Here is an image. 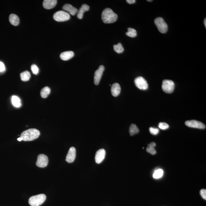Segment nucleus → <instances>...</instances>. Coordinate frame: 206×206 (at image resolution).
<instances>
[{
    "instance_id": "f257e3e1",
    "label": "nucleus",
    "mask_w": 206,
    "mask_h": 206,
    "mask_svg": "<svg viewBox=\"0 0 206 206\" xmlns=\"http://www.w3.org/2000/svg\"><path fill=\"white\" fill-rule=\"evenodd\" d=\"M118 15L111 9L106 8L102 11V19L105 23L115 22L117 20Z\"/></svg>"
},
{
    "instance_id": "f03ea898",
    "label": "nucleus",
    "mask_w": 206,
    "mask_h": 206,
    "mask_svg": "<svg viewBox=\"0 0 206 206\" xmlns=\"http://www.w3.org/2000/svg\"><path fill=\"white\" fill-rule=\"evenodd\" d=\"M40 135L39 131L34 128H32L24 131L21 134L20 137L25 141H32L38 138Z\"/></svg>"
},
{
    "instance_id": "7ed1b4c3",
    "label": "nucleus",
    "mask_w": 206,
    "mask_h": 206,
    "mask_svg": "<svg viewBox=\"0 0 206 206\" xmlns=\"http://www.w3.org/2000/svg\"><path fill=\"white\" fill-rule=\"evenodd\" d=\"M46 195L44 194L32 196L29 199V203L32 206H39L44 203L46 200Z\"/></svg>"
},
{
    "instance_id": "20e7f679",
    "label": "nucleus",
    "mask_w": 206,
    "mask_h": 206,
    "mask_svg": "<svg viewBox=\"0 0 206 206\" xmlns=\"http://www.w3.org/2000/svg\"><path fill=\"white\" fill-rule=\"evenodd\" d=\"M155 24L159 32L162 33H165L168 31V27L164 19L161 17H158L155 19Z\"/></svg>"
},
{
    "instance_id": "39448f33",
    "label": "nucleus",
    "mask_w": 206,
    "mask_h": 206,
    "mask_svg": "<svg viewBox=\"0 0 206 206\" xmlns=\"http://www.w3.org/2000/svg\"><path fill=\"white\" fill-rule=\"evenodd\" d=\"M53 18L57 22H65L69 20L70 16V14L64 11L60 10L55 13L53 15Z\"/></svg>"
},
{
    "instance_id": "423d86ee",
    "label": "nucleus",
    "mask_w": 206,
    "mask_h": 206,
    "mask_svg": "<svg viewBox=\"0 0 206 206\" xmlns=\"http://www.w3.org/2000/svg\"><path fill=\"white\" fill-rule=\"evenodd\" d=\"M174 86V83L172 80H165L163 81L162 89L166 93L171 94L173 93Z\"/></svg>"
},
{
    "instance_id": "0eeeda50",
    "label": "nucleus",
    "mask_w": 206,
    "mask_h": 206,
    "mask_svg": "<svg viewBox=\"0 0 206 206\" xmlns=\"http://www.w3.org/2000/svg\"><path fill=\"white\" fill-rule=\"evenodd\" d=\"M136 86L141 90H146L148 88V85L147 81L141 76L136 78L134 80Z\"/></svg>"
},
{
    "instance_id": "6e6552de",
    "label": "nucleus",
    "mask_w": 206,
    "mask_h": 206,
    "mask_svg": "<svg viewBox=\"0 0 206 206\" xmlns=\"http://www.w3.org/2000/svg\"><path fill=\"white\" fill-rule=\"evenodd\" d=\"M48 161V159L46 155L43 154H40L37 156L36 165L40 168H44L47 165Z\"/></svg>"
},
{
    "instance_id": "1a4fd4ad",
    "label": "nucleus",
    "mask_w": 206,
    "mask_h": 206,
    "mask_svg": "<svg viewBox=\"0 0 206 206\" xmlns=\"http://www.w3.org/2000/svg\"><path fill=\"white\" fill-rule=\"evenodd\" d=\"M185 124L187 126L190 128H198L200 129H204L206 128L205 125L201 122L195 120H192L185 122Z\"/></svg>"
},
{
    "instance_id": "9d476101",
    "label": "nucleus",
    "mask_w": 206,
    "mask_h": 206,
    "mask_svg": "<svg viewBox=\"0 0 206 206\" xmlns=\"http://www.w3.org/2000/svg\"><path fill=\"white\" fill-rule=\"evenodd\" d=\"M104 70V66L101 65L95 71L94 76V83L95 85H98L99 84Z\"/></svg>"
},
{
    "instance_id": "9b49d317",
    "label": "nucleus",
    "mask_w": 206,
    "mask_h": 206,
    "mask_svg": "<svg viewBox=\"0 0 206 206\" xmlns=\"http://www.w3.org/2000/svg\"><path fill=\"white\" fill-rule=\"evenodd\" d=\"M76 150L74 147H71L69 150L66 156V161L69 163L73 162L75 159Z\"/></svg>"
},
{
    "instance_id": "f8f14e48",
    "label": "nucleus",
    "mask_w": 206,
    "mask_h": 206,
    "mask_svg": "<svg viewBox=\"0 0 206 206\" xmlns=\"http://www.w3.org/2000/svg\"><path fill=\"white\" fill-rule=\"evenodd\" d=\"M106 151L104 149H102L97 151L95 156L96 163L98 164H100L106 156Z\"/></svg>"
},
{
    "instance_id": "ddd939ff",
    "label": "nucleus",
    "mask_w": 206,
    "mask_h": 206,
    "mask_svg": "<svg viewBox=\"0 0 206 206\" xmlns=\"http://www.w3.org/2000/svg\"><path fill=\"white\" fill-rule=\"evenodd\" d=\"M57 2L56 0H45L43 2V6L46 9H50L55 7Z\"/></svg>"
},
{
    "instance_id": "4468645a",
    "label": "nucleus",
    "mask_w": 206,
    "mask_h": 206,
    "mask_svg": "<svg viewBox=\"0 0 206 206\" xmlns=\"http://www.w3.org/2000/svg\"><path fill=\"white\" fill-rule=\"evenodd\" d=\"M62 9L63 10L68 11L72 15H75L77 13L78 10L76 8L73 7L70 4H65L63 6Z\"/></svg>"
},
{
    "instance_id": "2eb2a0df",
    "label": "nucleus",
    "mask_w": 206,
    "mask_h": 206,
    "mask_svg": "<svg viewBox=\"0 0 206 206\" xmlns=\"http://www.w3.org/2000/svg\"><path fill=\"white\" fill-rule=\"evenodd\" d=\"M121 90V87H120V85L117 83L113 84L111 86V94L113 96H118L120 94Z\"/></svg>"
},
{
    "instance_id": "dca6fc26",
    "label": "nucleus",
    "mask_w": 206,
    "mask_h": 206,
    "mask_svg": "<svg viewBox=\"0 0 206 206\" xmlns=\"http://www.w3.org/2000/svg\"><path fill=\"white\" fill-rule=\"evenodd\" d=\"M74 55V53L72 51L64 52L61 54L60 58L63 60H68L72 59Z\"/></svg>"
},
{
    "instance_id": "f3484780",
    "label": "nucleus",
    "mask_w": 206,
    "mask_h": 206,
    "mask_svg": "<svg viewBox=\"0 0 206 206\" xmlns=\"http://www.w3.org/2000/svg\"><path fill=\"white\" fill-rule=\"evenodd\" d=\"M89 10V6L86 4H84L80 8L77 14V17L79 19H83V14L85 11H88Z\"/></svg>"
},
{
    "instance_id": "a211bd4d",
    "label": "nucleus",
    "mask_w": 206,
    "mask_h": 206,
    "mask_svg": "<svg viewBox=\"0 0 206 206\" xmlns=\"http://www.w3.org/2000/svg\"><path fill=\"white\" fill-rule=\"evenodd\" d=\"M9 20L10 23L15 26H17L20 23V19L19 17L15 14H10Z\"/></svg>"
},
{
    "instance_id": "6ab92c4d",
    "label": "nucleus",
    "mask_w": 206,
    "mask_h": 206,
    "mask_svg": "<svg viewBox=\"0 0 206 206\" xmlns=\"http://www.w3.org/2000/svg\"><path fill=\"white\" fill-rule=\"evenodd\" d=\"M156 144L155 142H151L149 144H148V146L146 149V151L151 155H155L156 153V151L155 149V147H156Z\"/></svg>"
},
{
    "instance_id": "aec40b11",
    "label": "nucleus",
    "mask_w": 206,
    "mask_h": 206,
    "mask_svg": "<svg viewBox=\"0 0 206 206\" xmlns=\"http://www.w3.org/2000/svg\"><path fill=\"white\" fill-rule=\"evenodd\" d=\"M51 91L50 89L48 87H45L41 89V95L43 98H47L50 94Z\"/></svg>"
},
{
    "instance_id": "412c9836",
    "label": "nucleus",
    "mask_w": 206,
    "mask_h": 206,
    "mask_svg": "<svg viewBox=\"0 0 206 206\" xmlns=\"http://www.w3.org/2000/svg\"><path fill=\"white\" fill-rule=\"evenodd\" d=\"M139 131V129L135 124H131L129 128V133L131 136H133L137 134Z\"/></svg>"
},
{
    "instance_id": "4be33fe9",
    "label": "nucleus",
    "mask_w": 206,
    "mask_h": 206,
    "mask_svg": "<svg viewBox=\"0 0 206 206\" xmlns=\"http://www.w3.org/2000/svg\"><path fill=\"white\" fill-rule=\"evenodd\" d=\"M31 77L30 72L28 71H25L20 74V78L22 81H27L29 80Z\"/></svg>"
},
{
    "instance_id": "5701e85b",
    "label": "nucleus",
    "mask_w": 206,
    "mask_h": 206,
    "mask_svg": "<svg viewBox=\"0 0 206 206\" xmlns=\"http://www.w3.org/2000/svg\"><path fill=\"white\" fill-rule=\"evenodd\" d=\"M11 102L13 106L15 107H19L21 106L20 99L17 96H13L11 98Z\"/></svg>"
},
{
    "instance_id": "b1692460",
    "label": "nucleus",
    "mask_w": 206,
    "mask_h": 206,
    "mask_svg": "<svg viewBox=\"0 0 206 206\" xmlns=\"http://www.w3.org/2000/svg\"><path fill=\"white\" fill-rule=\"evenodd\" d=\"M113 49L115 52L118 54H120L124 51L123 47L120 43H119L117 45H115L113 46Z\"/></svg>"
},
{
    "instance_id": "393cba45",
    "label": "nucleus",
    "mask_w": 206,
    "mask_h": 206,
    "mask_svg": "<svg viewBox=\"0 0 206 206\" xmlns=\"http://www.w3.org/2000/svg\"><path fill=\"white\" fill-rule=\"evenodd\" d=\"M126 34L129 37H134L137 36V32L133 28H128V32L126 33Z\"/></svg>"
},
{
    "instance_id": "a878e982",
    "label": "nucleus",
    "mask_w": 206,
    "mask_h": 206,
    "mask_svg": "<svg viewBox=\"0 0 206 206\" xmlns=\"http://www.w3.org/2000/svg\"><path fill=\"white\" fill-rule=\"evenodd\" d=\"M164 174V171L161 169H159L155 171V173H154L153 177L155 179H159L160 178L163 176Z\"/></svg>"
},
{
    "instance_id": "bb28decb",
    "label": "nucleus",
    "mask_w": 206,
    "mask_h": 206,
    "mask_svg": "<svg viewBox=\"0 0 206 206\" xmlns=\"http://www.w3.org/2000/svg\"><path fill=\"white\" fill-rule=\"evenodd\" d=\"M159 127L160 129H163V130H165V129H168V128H169V126L167 123L161 122L159 123Z\"/></svg>"
},
{
    "instance_id": "cd10ccee",
    "label": "nucleus",
    "mask_w": 206,
    "mask_h": 206,
    "mask_svg": "<svg viewBox=\"0 0 206 206\" xmlns=\"http://www.w3.org/2000/svg\"><path fill=\"white\" fill-rule=\"evenodd\" d=\"M31 70L33 73L34 75H37L39 71L38 67L35 64L32 65L31 66Z\"/></svg>"
},
{
    "instance_id": "c85d7f7f",
    "label": "nucleus",
    "mask_w": 206,
    "mask_h": 206,
    "mask_svg": "<svg viewBox=\"0 0 206 206\" xmlns=\"http://www.w3.org/2000/svg\"><path fill=\"white\" fill-rule=\"evenodd\" d=\"M149 131L151 134L154 135L157 134L159 132V129L158 128L153 127L149 128Z\"/></svg>"
},
{
    "instance_id": "c756f323",
    "label": "nucleus",
    "mask_w": 206,
    "mask_h": 206,
    "mask_svg": "<svg viewBox=\"0 0 206 206\" xmlns=\"http://www.w3.org/2000/svg\"><path fill=\"white\" fill-rule=\"evenodd\" d=\"M200 194L201 196L204 199L206 200V190L205 189H202L200 191Z\"/></svg>"
},
{
    "instance_id": "7c9ffc66",
    "label": "nucleus",
    "mask_w": 206,
    "mask_h": 206,
    "mask_svg": "<svg viewBox=\"0 0 206 206\" xmlns=\"http://www.w3.org/2000/svg\"><path fill=\"white\" fill-rule=\"evenodd\" d=\"M5 66L2 62H0V72H3L5 70Z\"/></svg>"
},
{
    "instance_id": "2f4dec72",
    "label": "nucleus",
    "mask_w": 206,
    "mask_h": 206,
    "mask_svg": "<svg viewBox=\"0 0 206 206\" xmlns=\"http://www.w3.org/2000/svg\"><path fill=\"white\" fill-rule=\"evenodd\" d=\"M126 2H128V4H133L135 3L136 2L135 0H127Z\"/></svg>"
},
{
    "instance_id": "473e14b6",
    "label": "nucleus",
    "mask_w": 206,
    "mask_h": 206,
    "mask_svg": "<svg viewBox=\"0 0 206 206\" xmlns=\"http://www.w3.org/2000/svg\"><path fill=\"white\" fill-rule=\"evenodd\" d=\"M17 140L19 141H21L23 140L22 138V137H19V138L17 139Z\"/></svg>"
},
{
    "instance_id": "72a5a7b5",
    "label": "nucleus",
    "mask_w": 206,
    "mask_h": 206,
    "mask_svg": "<svg viewBox=\"0 0 206 206\" xmlns=\"http://www.w3.org/2000/svg\"><path fill=\"white\" fill-rule=\"evenodd\" d=\"M204 24L205 26V28L206 27V19H205L204 20Z\"/></svg>"
},
{
    "instance_id": "f704fd0d",
    "label": "nucleus",
    "mask_w": 206,
    "mask_h": 206,
    "mask_svg": "<svg viewBox=\"0 0 206 206\" xmlns=\"http://www.w3.org/2000/svg\"><path fill=\"white\" fill-rule=\"evenodd\" d=\"M149 1V2H151V1Z\"/></svg>"
}]
</instances>
